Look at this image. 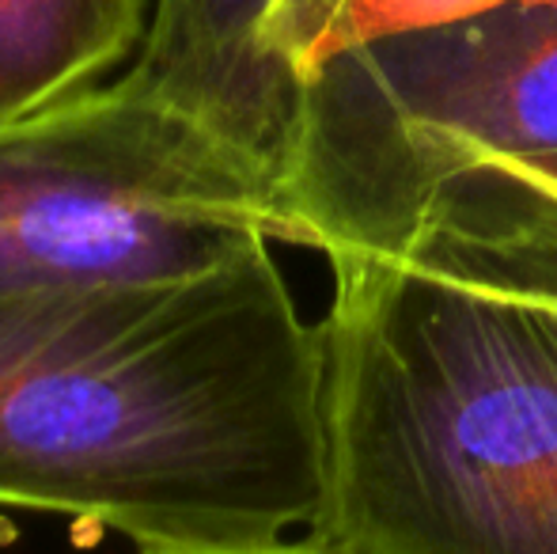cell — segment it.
Segmentation results:
<instances>
[{
	"label": "cell",
	"mask_w": 557,
	"mask_h": 554,
	"mask_svg": "<svg viewBox=\"0 0 557 554\" xmlns=\"http://www.w3.org/2000/svg\"><path fill=\"white\" fill-rule=\"evenodd\" d=\"M319 502L323 338L270 244L183 285L0 300V505L216 551Z\"/></svg>",
	"instance_id": "6da1fadb"
},
{
	"label": "cell",
	"mask_w": 557,
	"mask_h": 554,
	"mask_svg": "<svg viewBox=\"0 0 557 554\" xmlns=\"http://www.w3.org/2000/svg\"><path fill=\"white\" fill-rule=\"evenodd\" d=\"M326 554H557V304L406 251L331 255Z\"/></svg>",
	"instance_id": "7a4b0ae2"
},
{
	"label": "cell",
	"mask_w": 557,
	"mask_h": 554,
	"mask_svg": "<svg viewBox=\"0 0 557 554\" xmlns=\"http://www.w3.org/2000/svg\"><path fill=\"white\" fill-rule=\"evenodd\" d=\"M273 239L270 178L133 69L0 126V300L183 285Z\"/></svg>",
	"instance_id": "3957f363"
},
{
	"label": "cell",
	"mask_w": 557,
	"mask_h": 554,
	"mask_svg": "<svg viewBox=\"0 0 557 554\" xmlns=\"http://www.w3.org/2000/svg\"><path fill=\"white\" fill-rule=\"evenodd\" d=\"M557 156V0L372 38L300 84L281 178L293 244L395 251L455 175Z\"/></svg>",
	"instance_id": "277c9868"
},
{
	"label": "cell",
	"mask_w": 557,
	"mask_h": 554,
	"mask_svg": "<svg viewBox=\"0 0 557 554\" xmlns=\"http://www.w3.org/2000/svg\"><path fill=\"white\" fill-rule=\"evenodd\" d=\"M273 4L277 0H152L148 35L129 69L235 148L281 198L300 81L265 42Z\"/></svg>",
	"instance_id": "5b68a950"
},
{
	"label": "cell",
	"mask_w": 557,
	"mask_h": 554,
	"mask_svg": "<svg viewBox=\"0 0 557 554\" xmlns=\"http://www.w3.org/2000/svg\"><path fill=\"white\" fill-rule=\"evenodd\" d=\"M395 251L557 304V156L490 160L455 175Z\"/></svg>",
	"instance_id": "8992f818"
},
{
	"label": "cell",
	"mask_w": 557,
	"mask_h": 554,
	"mask_svg": "<svg viewBox=\"0 0 557 554\" xmlns=\"http://www.w3.org/2000/svg\"><path fill=\"white\" fill-rule=\"evenodd\" d=\"M152 0H0V126L137 58Z\"/></svg>",
	"instance_id": "52a82bcc"
},
{
	"label": "cell",
	"mask_w": 557,
	"mask_h": 554,
	"mask_svg": "<svg viewBox=\"0 0 557 554\" xmlns=\"http://www.w3.org/2000/svg\"><path fill=\"white\" fill-rule=\"evenodd\" d=\"M512 4L539 0H277L265 23V42L304 84V76L326 58L372 38L447 27Z\"/></svg>",
	"instance_id": "ba28073f"
},
{
	"label": "cell",
	"mask_w": 557,
	"mask_h": 554,
	"mask_svg": "<svg viewBox=\"0 0 557 554\" xmlns=\"http://www.w3.org/2000/svg\"><path fill=\"white\" fill-rule=\"evenodd\" d=\"M137 554H326L323 547L304 535V540H281V543H265V547H216V551H168V547H148Z\"/></svg>",
	"instance_id": "9c48e42d"
}]
</instances>
